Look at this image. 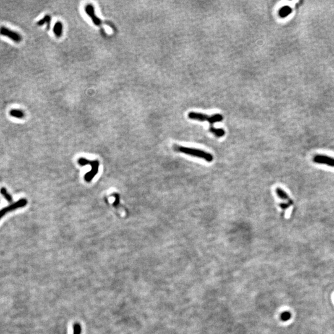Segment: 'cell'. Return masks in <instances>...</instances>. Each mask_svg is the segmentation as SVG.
Here are the masks:
<instances>
[{
    "instance_id": "cell-1",
    "label": "cell",
    "mask_w": 334,
    "mask_h": 334,
    "mask_svg": "<svg viewBox=\"0 0 334 334\" xmlns=\"http://www.w3.org/2000/svg\"><path fill=\"white\" fill-rule=\"evenodd\" d=\"M174 149H175V150L179 152H182L183 154L191 155L193 157H196L200 159H202L208 162H211L212 160H213V159H214L212 154L199 149L180 146L178 145H175Z\"/></svg>"
},
{
    "instance_id": "cell-2",
    "label": "cell",
    "mask_w": 334,
    "mask_h": 334,
    "mask_svg": "<svg viewBox=\"0 0 334 334\" xmlns=\"http://www.w3.org/2000/svg\"><path fill=\"white\" fill-rule=\"evenodd\" d=\"M188 117L194 120H197L199 121H208L210 125H213L215 123L220 122L223 119V117L220 114H214L212 116H209L205 114L197 113V112H189L188 113Z\"/></svg>"
},
{
    "instance_id": "cell-3",
    "label": "cell",
    "mask_w": 334,
    "mask_h": 334,
    "mask_svg": "<svg viewBox=\"0 0 334 334\" xmlns=\"http://www.w3.org/2000/svg\"><path fill=\"white\" fill-rule=\"evenodd\" d=\"M27 201L25 199L23 198V199H19L18 201L16 202L11 204L10 205L7 206L2 209V210H0V219H1L3 216H5L7 213H8V212L15 210L19 208L24 207L27 205Z\"/></svg>"
},
{
    "instance_id": "cell-4",
    "label": "cell",
    "mask_w": 334,
    "mask_h": 334,
    "mask_svg": "<svg viewBox=\"0 0 334 334\" xmlns=\"http://www.w3.org/2000/svg\"><path fill=\"white\" fill-rule=\"evenodd\" d=\"M0 34L9 38L16 43H19L22 41V37L19 33L14 32L6 27H0Z\"/></svg>"
},
{
    "instance_id": "cell-5",
    "label": "cell",
    "mask_w": 334,
    "mask_h": 334,
    "mask_svg": "<svg viewBox=\"0 0 334 334\" xmlns=\"http://www.w3.org/2000/svg\"><path fill=\"white\" fill-rule=\"evenodd\" d=\"M312 161L317 164L324 165L334 168V157L330 156L317 154L313 157Z\"/></svg>"
},
{
    "instance_id": "cell-6",
    "label": "cell",
    "mask_w": 334,
    "mask_h": 334,
    "mask_svg": "<svg viewBox=\"0 0 334 334\" xmlns=\"http://www.w3.org/2000/svg\"><path fill=\"white\" fill-rule=\"evenodd\" d=\"M85 11L95 25L102 27L103 22L95 15L94 7L92 5H87L85 8Z\"/></svg>"
},
{
    "instance_id": "cell-7",
    "label": "cell",
    "mask_w": 334,
    "mask_h": 334,
    "mask_svg": "<svg viewBox=\"0 0 334 334\" xmlns=\"http://www.w3.org/2000/svg\"><path fill=\"white\" fill-rule=\"evenodd\" d=\"M276 192L277 196L279 197L280 199H281L283 201H287V202L290 203L292 205L293 204V202L290 199V197H289V195H288V194L284 190H283L282 188H277V189H276Z\"/></svg>"
},
{
    "instance_id": "cell-8",
    "label": "cell",
    "mask_w": 334,
    "mask_h": 334,
    "mask_svg": "<svg viewBox=\"0 0 334 334\" xmlns=\"http://www.w3.org/2000/svg\"><path fill=\"white\" fill-rule=\"evenodd\" d=\"M89 163L91 164V165L92 166L93 170H92V171H91L90 172H89L88 174H86V175L85 176V180L89 181V182L92 180V178L97 174V171H98V166H99L98 162H89Z\"/></svg>"
},
{
    "instance_id": "cell-9",
    "label": "cell",
    "mask_w": 334,
    "mask_h": 334,
    "mask_svg": "<svg viewBox=\"0 0 334 334\" xmlns=\"http://www.w3.org/2000/svg\"><path fill=\"white\" fill-rule=\"evenodd\" d=\"M53 32L56 37H60L63 34V24L61 22H58L55 24L53 27Z\"/></svg>"
},
{
    "instance_id": "cell-10",
    "label": "cell",
    "mask_w": 334,
    "mask_h": 334,
    "mask_svg": "<svg viewBox=\"0 0 334 334\" xmlns=\"http://www.w3.org/2000/svg\"><path fill=\"white\" fill-rule=\"evenodd\" d=\"M209 131L210 132H211L212 134H214L218 138H222L225 134V131H224V129L222 128H215L213 126H212L210 128Z\"/></svg>"
},
{
    "instance_id": "cell-11",
    "label": "cell",
    "mask_w": 334,
    "mask_h": 334,
    "mask_svg": "<svg viewBox=\"0 0 334 334\" xmlns=\"http://www.w3.org/2000/svg\"><path fill=\"white\" fill-rule=\"evenodd\" d=\"M9 115L12 117L19 118V119L24 118L25 116V113L23 111L21 110H18V109L11 110L9 112Z\"/></svg>"
},
{
    "instance_id": "cell-12",
    "label": "cell",
    "mask_w": 334,
    "mask_h": 334,
    "mask_svg": "<svg viewBox=\"0 0 334 334\" xmlns=\"http://www.w3.org/2000/svg\"><path fill=\"white\" fill-rule=\"evenodd\" d=\"M0 193L2 194V195H3V197H5V199L9 203H12V201H13L12 197L11 195V194L8 192V191L6 190V189L5 188L3 187V188H1V189H0Z\"/></svg>"
},
{
    "instance_id": "cell-13",
    "label": "cell",
    "mask_w": 334,
    "mask_h": 334,
    "mask_svg": "<svg viewBox=\"0 0 334 334\" xmlns=\"http://www.w3.org/2000/svg\"><path fill=\"white\" fill-rule=\"evenodd\" d=\"M50 21H51V17L49 16V15H46V16H45L43 19L38 21L37 24L40 26L43 25L44 24H47V28L48 30H49L50 25Z\"/></svg>"
},
{
    "instance_id": "cell-14",
    "label": "cell",
    "mask_w": 334,
    "mask_h": 334,
    "mask_svg": "<svg viewBox=\"0 0 334 334\" xmlns=\"http://www.w3.org/2000/svg\"><path fill=\"white\" fill-rule=\"evenodd\" d=\"M290 317H291V314H290V312H288V311L284 312L281 314V319H282V320L283 321H286L288 320H289L290 319Z\"/></svg>"
},
{
    "instance_id": "cell-15",
    "label": "cell",
    "mask_w": 334,
    "mask_h": 334,
    "mask_svg": "<svg viewBox=\"0 0 334 334\" xmlns=\"http://www.w3.org/2000/svg\"><path fill=\"white\" fill-rule=\"evenodd\" d=\"M81 333V326L78 324H75L74 326V334Z\"/></svg>"
},
{
    "instance_id": "cell-16",
    "label": "cell",
    "mask_w": 334,
    "mask_h": 334,
    "mask_svg": "<svg viewBox=\"0 0 334 334\" xmlns=\"http://www.w3.org/2000/svg\"><path fill=\"white\" fill-rule=\"evenodd\" d=\"M291 205H292L291 204H288V203H287V202H285V203L283 202V203H282V204H280V207L281 209H282V210H286L287 209L289 208V207H290Z\"/></svg>"
}]
</instances>
